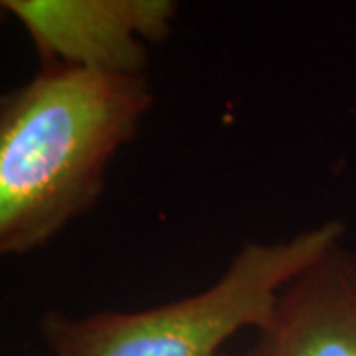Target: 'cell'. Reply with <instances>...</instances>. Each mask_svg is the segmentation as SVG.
<instances>
[{"instance_id": "4", "label": "cell", "mask_w": 356, "mask_h": 356, "mask_svg": "<svg viewBox=\"0 0 356 356\" xmlns=\"http://www.w3.org/2000/svg\"><path fill=\"white\" fill-rule=\"evenodd\" d=\"M220 356H356V255L337 243L280 293L250 348Z\"/></svg>"}, {"instance_id": "2", "label": "cell", "mask_w": 356, "mask_h": 356, "mask_svg": "<svg viewBox=\"0 0 356 356\" xmlns=\"http://www.w3.org/2000/svg\"><path fill=\"white\" fill-rule=\"evenodd\" d=\"M344 226L323 222L280 242H248L204 291L143 311L72 317L48 311L40 334L51 356H220L243 329L264 327L280 293L341 243Z\"/></svg>"}, {"instance_id": "3", "label": "cell", "mask_w": 356, "mask_h": 356, "mask_svg": "<svg viewBox=\"0 0 356 356\" xmlns=\"http://www.w3.org/2000/svg\"><path fill=\"white\" fill-rule=\"evenodd\" d=\"M26 26L44 64L143 74L147 44L172 30L177 0H0Z\"/></svg>"}, {"instance_id": "1", "label": "cell", "mask_w": 356, "mask_h": 356, "mask_svg": "<svg viewBox=\"0 0 356 356\" xmlns=\"http://www.w3.org/2000/svg\"><path fill=\"white\" fill-rule=\"evenodd\" d=\"M153 93L143 74L44 64L0 105V252H36L88 212Z\"/></svg>"}]
</instances>
